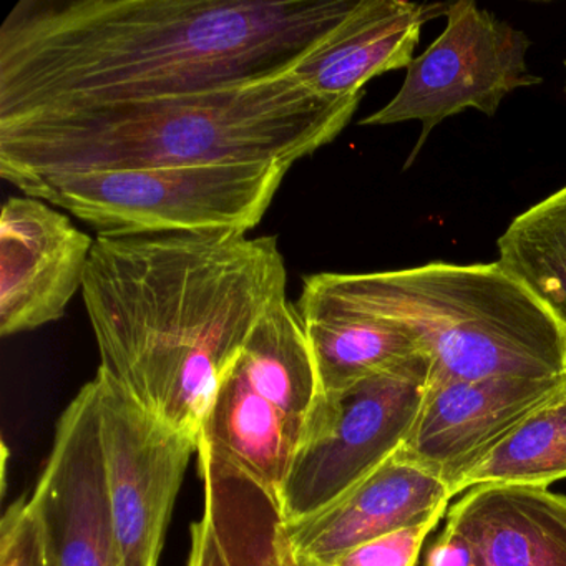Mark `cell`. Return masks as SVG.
I'll use <instances>...</instances> for the list:
<instances>
[{
  "mask_svg": "<svg viewBox=\"0 0 566 566\" xmlns=\"http://www.w3.org/2000/svg\"><path fill=\"white\" fill-rule=\"evenodd\" d=\"M360 0H19L0 25V118L293 74Z\"/></svg>",
  "mask_w": 566,
  "mask_h": 566,
  "instance_id": "6da1fadb",
  "label": "cell"
},
{
  "mask_svg": "<svg viewBox=\"0 0 566 566\" xmlns=\"http://www.w3.org/2000/svg\"><path fill=\"white\" fill-rule=\"evenodd\" d=\"M286 283L274 237H98L82 296L101 367L161 422L198 439L221 380L287 300Z\"/></svg>",
  "mask_w": 566,
  "mask_h": 566,
  "instance_id": "7a4b0ae2",
  "label": "cell"
},
{
  "mask_svg": "<svg viewBox=\"0 0 566 566\" xmlns=\"http://www.w3.org/2000/svg\"><path fill=\"white\" fill-rule=\"evenodd\" d=\"M363 97L316 94L296 74L211 91L0 118V177L213 164L293 167L339 137Z\"/></svg>",
  "mask_w": 566,
  "mask_h": 566,
  "instance_id": "3957f363",
  "label": "cell"
},
{
  "mask_svg": "<svg viewBox=\"0 0 566 566\" xmlns=\"http://www.w3.org/2000/svg\"><path fill=\"white\" fill-rule=\"evenodd\" d=\"M316 277L406 327L432 364L429 382L566 376L565 327L499 261Z\"/></svg>",
  "mask_w": 566,
  "mask_h": 566,
  "instance_id": "277c9868",
  "label": "cell"
},
{
  "mask_svg": "<svg viewBox=\"0 0 566 566\" xmlns=\"http://www.w3.org/2000/svg\"><path fill=\"white\" fill-rule=\"evenodd\" d=\"M290 165L213 164L154 170L52 175L19 185L62 208L98 237L237 231L263 220Z\"/></svg>",
  "mask_w": 566,
  "mask_h": 566,
  "instance_id": "5b68a950",
  "label": "cell"
},
{
  "mask_svg": "<svg viewBox=\"0 0 566 566\" xmlns=\"http://www.w3.org/2000/svg\"><path fill=\"white\" fill-rule=\"evenodd\" d=\"M317 394L310 343L286 300L261 319L218 386L201 420L198 449L277 503Z\"/></svg>",
  "mask_w": 566,
  "mask_h": 566,
  "instance_id": "8992f818",
  "label": "cell"
},
{
  "mask_svg": "<svg viewBox=\"0 0 566 566\" xmlns=\"http://www.w3.org/2000/svg\"><path fill=\"white\" fill-rule=\"evenodd\" d=\"M429 357L317 394L277 496L283 522L324 509L386 462L409 436L426 396Z\"/></svg>",
  "mask_w": 566,
  "mask_h": 566,
  "instance_id": "52a82bcc",
  "label": "cell"
},
{
  "mask_svg": "<svg viewBox=\"0 0 566 566\" xmlns=\"http://www.w3.org/2000/svg\"><path fill=\"white\" fill-rule=\"evenodd\" d=\"M446 18L442 34L407 67L396 97L359 122L363 127L420 122L422 132L406 168L447 118L470 108L493 117L510 94L542 84L526 62L525 32L473 0L447 4Z\"/></svg>",
  "mask_w": 566,
  "mask_h": 566,
  "instance_id": "ba28073f",
  "label": "cell"
},
{
  "mask_svg": "<svg viewBox=\"0 0 566 566\" xmlns=\"http://www.w3.org/2000/svg\"><path fill=\"white\" fill-rule=\"evenodd\" d=\"M94 379L105 479L125 566H158L198 439L148 412L104 367Z\"/></svg>",
  "mask_w": 566,
  "mask_h": 566,
  "instance_id": "9c48e42d",
  "label": "cell"
},
{
  "mask_svg": "<svg viewBox=\"0 0 566 566\" xmlns=\"http://www.w3.org/2000/svg\"><path fill=\"white\" fill-rule=\"evenodd\" d=\"M29 503L41 523L48 566H125L105 479L95 379L59 419Z\"/></svg>",
  "mask_w": 566,
  "mask_h": 566,
  "instance_id": "30bf717a",
  "label": "cell"
},
{
  "mask_svg": "<svg viewBox=\"0 0 566 566\" xmlns=\"http://www.w3.org/2000/svg\"><path fill=\"white\" fill-rule=\"evenodd\" d=\"M565 387L566 376L429 382L416 422L396 453L442 480L453 499L459 480Z\"/></svg>",
  "mask_w": 566,
  "mask_h": 566,
  "instance_id": "8fae6325",
  "label": "cell"
},
{
  "mask_svg": "<svg viewBox=\"0 0 566 566\" xmlns=\"http://www.w3.org/2000/svg\"><path fill=\"white\" fill-rule=\"evenodd\" d=\"M95 240L39 198L11 197L0 218V334L62 319L84 286Z\"/></svg>",
  "mask_w": 566,
  "mask_h": 566,
  "instance_id": "7c38bea8",
  "label": "cell"
},
{
  "mask_svg": "<svg viewBox=\"0 0 566 566\" xmlns=\"http://www.w3.org/2000/svg\"><path fill=\"white\" fill-rule=\"evenodd\" d=\"M423 566H566V495L476 485L446 513Z\"/></svg>",
  "mask_w": 566,
  "mask_h": 566,
  "instance_id": "4fadbf2b",
  "label": "cell"
},
{
  "mask_svg": "<svg viewBox=\"0 0 566 566\" xmlns=\"http://www.w3.org/2000/svg\"><path fill=\"white\" fill-rule=\"evenodd\" d=\"M449 486L397 453L334 502L280 525L284 566H329L369 539L447 513Z\"/></svg>",
  "mask_w": 566,
  "mask_h": 566,
  "instance_id": "5bb4252c",
  "label": "cell"
},
{
  "mask_svg": "<svg viewBox=\"0 0 566 566\" xmlns=\"http://www.w3.org/2000/svg\"><path fill=\"white\" fill-rule=\"evenodd\" d=\"M446 12V4L360 0L353 15L294 74L323 97H364L367 82L412 64L423 25Z\"/></svg>",
  "mask_w": 566,
  "mask_h": 566,
  "instance_id": "9a60e30c",
  "label": "cell"
},
{
  "mask_svg": "<svg viewBox=\"0 0 566 566\" xmlns=\"http://www.w3.org/2000/svg\"><path fill=\"white\" fill-rule=\"evenodd\" d=\"M294 307L313 354L319 394L340 392L423 354L406 327L336 296L316 274L304 277Z\"/></svg>",
  "mask_w": 566,
  "mask_h": 566,
  "instance_id": "2e32d148",
  "label": "cell"
},
{
  "mask_svg": "<svg viewBox=\"0 0 566 566\" xmlns=\"http://www.w3.org/2000/svg\"><path fill=\"white\" fill-rule=\"evenodd\" d=\"M566 479V387L526 416L453 489L476 485L545 486Z\"/></svg>",
  "mask_w": 566,
  "mask_h": 566,
  "instance_id": "e0dca14e",
  "label": "cell"
},
{
  "mask_svg": "<svg viewBox=\"0 0 566 566\" xmlns=\"http://www.w3.org/2000/svg\"><path fill=\"white\" fill-rule=\"evenodd\" d=\"M496 248L499 263L566 329V185L520 213Z\"/></svg>",
  "mask_w": 566,
  "mask_h": 566,
  "instance_id": "ac0fdd59",
  "label": "cell"
},
{
  "mask_svg": "<svg viewBox=\"0 0 566 566\" xmlns=\"http://www.w3.org/2000/svg\"><path fill=\"white\" fill-rule=\"evenodd\" d=\"M203 479V515L190 530L187 566H250L248 558V496L251 480L210 453L198 449Z\"/></svg>",
  "mask_w": 566,
  "mask_h": 566,
  "instance_id": "d6986e66",
  "label": "cell"
},
{
  "mask_svg": "<svg viewBox=\"0 0 566 566\" xmlns=\"http://www.w3.org/2000/svg\"><path fill=\"white\" fill-rule=\"evenodd\" d=\"M440 520L406 526L337 556L329 566H419L423 542Z\"/></svg>",
  "mask_w": 566,
  "mask_h": 566,
  "instance_id": "ffe728a7",
  "label": "cell"
},
{
  "mask_svg": "<svg viewBox=\"0 0 566 566\" xmlns=\"http://www.w3.org/2000/svg\"><path fill=\"white\" fill-rule=\"evenodd\" d=\"M0 566H48L41 523L29 500L19 499L2 516Z\"/></svg>",
  "mask_w": 566,
  "mask_h": 566,
  "instance_id": "44dd1931",
  "label": "cell"
},
{
  "mask_svg": "<svg viewBox=\"0 0 566 566\" xmlns=\"http://www.w3.org/2000/svg\"><path fill=\"white\" fill-rule=\"evenodd\" d=\"M565 92H566V62H565Z\"/></svg>",
  "mask_w": 566,
  "mask_h": 566,
  "instance_id": "7402d4cb",
  "label": "cell"
}]
</instances>
